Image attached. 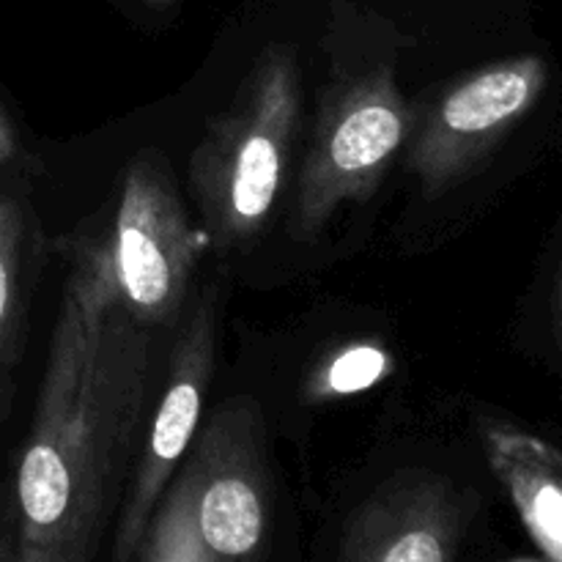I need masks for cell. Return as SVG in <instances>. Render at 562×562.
<instances>
[{
  "label": "cell",
  "mask_w": 562,
  "mask_h": 562,
  "mask_svg": "<svg viewBox=\"0 0 562 562\" xmlns=\"http://www.w3.org/2000/svg\"><path fill=\"white\" fill-rule=\"evenodd\" d=\"M494 475L514 499L532 541L552 562H562V453L541 437L508 423L483 434Z\"/></svg>",
  "instance_id": "obj_9"
},
{
  "label": "cell",
  "mask_w": 562,
  "mask_h": 562,
  "mask_svg": "<svg viewBox=\"0 0 562 562\" xmlns=\"http://www.w3.org/2000/svg\"><path fill=\"white\" fill-rule=\"evenodd\" d=\"M560 333H562V280H560Z\"/></svg>",
  "instance_id": "obj_15"
},
{
  "label": "cell",
  "mask_w": 562,
  "mask_h": 562,
  "mask_svg": "<svg viewBox=\"0 0 562 562\" xmlns=\"http://www.w3.org/2000/svg\"><path fill=\"white\" fill-rule=\"evenodd\" d=\"M140 3L151 5V9H168V5L173 3V0H140Z\"/></svg>",
  "instance_id": "obj_14"
},
{
  "label": "cell",
  "mask_w": 562,
  "mask_h": 562,
  "mask_svg": "<svg viewBox=\"0 0 562 562\" xmlns=\"http://www.w3.org/2000/svg\"><path fill=\"white\" fill-rule=\"evenodd\" d=\"M27 214L16 198H0V371L20 357L25 322Z\"/></svg>",
  "instance_id": "obj_10"
},
{
  "label": "cell",
  "mask_w": 562,
  "mask_h": 562,
  "mask_svg": "<svg viewBox=\"0 0 562 562\" xmlns=\"http://www.w3.org/2000/svg\"><path fill=\"white\" fill-rule=\"evenodd\" d=\"M135 558L137 562H209L192 530L187 494L179 481L170 483L165 497L159 499Z\"/></svg>",
  "instance_id": "obj_11"
},
{
  "label": "cell",
  "mask_w": 562,
  "mask_h": 562,
  "mask_svg": "<svg viewBox=\"0 0 562 562\" xmlns=\"http://www.w3.org/2000/svg\"><path fill=\"white\" fill-rule=\"evenodd\" d=\"M412 108L393 66L340 82L318 110L294 201V234L311 239L344 203L366 201L412 137Z\"/></svg>",
  "instance_id": "obj_3"
},
{
  "label": "cell",
  "mask_w": 562,
  "mask_h": 562,
  "mask_svg": "<svg viewBox=\"0 0 562 562\" xmlns=\"http://www.w3.org/2000/svg\"><path fill=\"white\" fill-rule=\"evenodd\" d=\"M300 115V66L289 47L272 44L192 148V198L209 239L223 250L245 245L267 225L289 173Z\"/></svg>",
  "instance_id": "obj_2"
},
{
  "label": "cell",
  "mask_w": 562,
  "mask_h": 562,
  "mask_svg": "<svg viewBox=\"0 0 562 562\" xmlns=\"http://www.w3.org/2000/svg\"><path fill=\"white\" fill-rule=\"evenodd\" d=\"M121 307L143 327L176 322L195 274L198 234L168 170L157 157L126 168L108 234L93 239Z\"/></svg>",
  "instance_id": "obj_4"
},
{
  "label": "cell",
  "mask_w": 562,
  "mask_h": 562,
  "mask_svg": "<svg viewBox=\"0 0 562 562\" xmlns=\"http://www.w3.org/2000/svg\"><path fill=\"white\" fill-rule=\"evenodd\" d=\"M214 302H217V294L212 289L203 291L176 340L168 382L154 409L140 461L135 467V477H132L119 525H115V562H130L135 558L159 499L173 483L181 461L198 437L203 401L214 379V357H217V305Z\"/></svg>",
  "instance_id": "obj_7"
},
{
  "label": "cell",
  "mask_w": 562,
  "mask_h": 562,
  "mask_svg": "<svg viewBox=\"0 0 562 562\" xmlns=\"http://www.w3.org/2000/svg\"><path fill=\"white\" fill-rule=\"evenodd\" d=\"M547 77L543 58L516 55L456 80L412 126L406 165L426 195H439L481 165L536 108Z\"/></svg>",
  "instance_id": "obj_6"
},
{
  "label": "cell",
  "mask_w": 562,
  "mask_h": 562,
  "mask_svg": "<svg viewBox=\"0 0 562 562\" xmlns=\"http://www.w3.org/2000/svg\"><path fill=\"white\" fill-rule=\"evenodd\" d=\"M69 261L16 467L11 562H91L151 390V329L121 307L93 239Z\"/></svg>",
  "instance_id": "obj_1"
},
{
  "label": "cell",
  "mask_w": 562,
  "mask_h": 562,
  "mask_svg": "<svg viewBox=\"0 0 562 562\" xmlns=\"http://www.w3.org/2000/svg\"><path fill=\"white\" fill-rule=\"evenodd\" d=\"M390 357L376 346H355L349 351H340L327 368L313 376L311 393L318 398H329V395L357 393L362 387H371L376 379L387 373Z\"/></svg>",
  "instance_id": "obj_12"
},
{
  "label": "cell",
  "mask_w": 562,
  "mask_h": 562,
  "mask_svg": "<svg viewBox=\"0 0 562 562\" xmlns=\"http://www.w3.org/2000/svg\"><path fill=\"white\" fill-rule=\"evenodd\" d=\"M173 481L184 488L192 530L209 562L258 560L269 527V470L256 401H223L198 428Z\"/></svg>",
  "instance_id": "obj_5"
},
{
  "label": "cell",
  "mask_w": 562,
  "mask_h": 562,
  "mask_svg": "<svg viewBox=\"0 0 562 562\" xmlns=\"http://www.w3.org/2000/svg\"><path fill=\"white\" fill-rule=\"evenodd\" d=\"M470 497L437 472H401L351 516L338 562H456Z\"/></svg>",
  "instance_id": "obj_8"
},
{
  "label": "cell",
  "mask_w": 562,
  "mask_h": 562,
  "mask_svg": "<svg viewBox=\"0 0 562 562\" xmlns=\"http://www.w3.org/2000/svg\"><path fill=\"white\" fill-rule=\"evenodd\" d=\"M16 130L11 124V119L5 115L3 104H0V165L11 162L16 157Z\"/></svg>",
  "instance_id": "obj_13"
}]
</instances>
